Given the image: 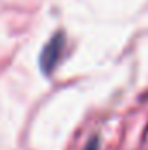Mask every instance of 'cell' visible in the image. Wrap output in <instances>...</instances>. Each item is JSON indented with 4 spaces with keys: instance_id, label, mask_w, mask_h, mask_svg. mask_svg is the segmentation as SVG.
Instances as JSON below:
<instances>
[{
    "instance_id": "6da1fadb",
    "label": "cell",
    "mask_w": 148,
    "mask_h": 150,
    "mask_svg": "<svg viewBox=\"0 0 148 150\" xmlns=\"http://www.w3.org/2000/svg\"><path fill=\"white\" fill-rule=\"evenodd\" d=\"M65 47H66V37L63 32L54 33L51 40L44 45V49L40 52V70L45 75H51L54 72V68L58 67V63L63 58Z\"/></svg>"
},
{
    "instance_id": "7a4b0ae2",
    "label": "cell",
    "mask_w": 148,
    "mask_h": 150,
    "mask_svg": "<svg viewBox=\"0 0 148 150\" xmlns=\"http://www.w3.org/2000/svg\"><path fill=\"white\" fill-rule=\"evenodd\" d=\"M98 149H99V138H98V136H94V138L87 143L85 150H98Z\"/></svg>"
}]
</instances>
